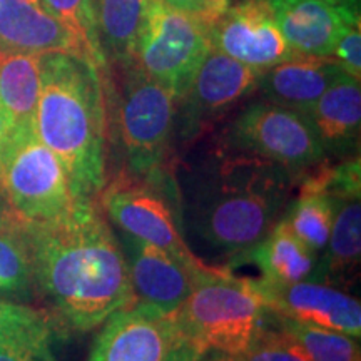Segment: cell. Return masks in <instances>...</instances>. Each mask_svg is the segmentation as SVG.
I'll list each match as a JSON object with an SVG mask.
<instances>
[{"instance_id": "obj_7", "label": "cell", "mask_w": 361, "mask_h": 361, "mask_svg": "<svg viewBox=\"0 0 361 361\" xmlns=\"http://www.w3.org/2000/svg\"><path fill=\"white\" fill-rule=\"evenodd\" d=\"M226 149L274 162L300 174L322 164L326 156L308 114L266 99L239 112L226 135Z\"/></svg>"}, {"instance_id": "obj_31", "label": "cell", "mask_w": 361, "mask_h": 361, "mask_svg": "<svg viewBox=\"0 0 361 361\" xmlns=\"http://www.w3.org/2000/svg\"><path fill=\"white\" fill-rule=\"evenodd\" d=\"M234 0H192V13L206 22L214 20Z\"/></svg>"}, {"instance_id": "obj_24", "label": "cell", "mask_w": 361, "mask_h": 361, "mask_svg": "<svg viewBox=\"0 0 361 361\" xmlns=\"http://www.w3.org/2000/svg\"><path fill=\"white\" fill-rule=\"evenodd\" d=\"M35 279L24 231L11 213L0 218V300L27 303Z\"/></svg>"}, {"instance_id": "obj_28", "label": "cell", "mask_w": 361, "mask_h": 361, "mask_svg": "<svg viewBox=\"0 0 361 361\" xmlns=\"http://www.w3.org/2000/svg\"><path fill=\"white\" fill-rule=\"evenodd\" d=\"M239 361H310L300 346L291 341L284 333L271 324L268 314L264 316V323L256 335L252 336L250 345L241 355Z\"/></svg>"}, {"instance_id": "obj_4", "label": "cell", "mask_w": 361, "mask_h": 361, "mask_svg": "<svg viewBox=\"0 0 361 361\" xmlns=\"http://www.w3.org/2000/svg\"><path fill=\"white\" fill-rule=\"evenodd\" d=\"M176 314L184 336L207 351L238 356L263 326L266 308L251 278L204 264Z\"/></svg>"}, {"instance_id": "obj_29", "label": "cell", "mask_w": 361, "mask_h": 361, "mask_svg": "<svg viewBox=\"0 0 361 361\" xmlns=\"http://www.w3.org/2000/svg\"><path fill=\"white\" fill-rule=\"evenodd\" d=\"M331 57L346 74L356 79L361 78V22L350 25L341 34Z\"/></svg>"}, {"instance_id": "obj_34", "label": "cell", "mask_w": 361, "mask_h": 361, "mask_svg": "<svg viewBox=\"0 0 361 361\" xmlns=\"http://www.w3.org/2000/svg\"><path fill=\"white\" fill-rule=\"evenodd\" d=\"M201 361H239V360L236 355H229V353H223V351L209 350Z\"/></svg>"}, {"instance_id": "obj_5", "label": "cell", "mask_w": 361, "mask_h": 361, "mask_svg": "<svg viewBox=\"0 0 361 361\" xmlns=\"http://www.w3.org/2000/svg\"><path fill=\"white\" fill-rule=\"evenodd\" d=\"M0 194L22 224L66 219L87 200L74 192L64 164L40 141L34 126L12 133L0 161Z\"/></svg>"}, {"instance_id": "obj_6", "label": "cell", "mask_w": 361, "mask_h": 361, "mask_svg": "<svg viewBox=\"0 0 361 361\" xmlns=\"http://www.w3.org/2000/svg\"><path fill=\"white\" fill-rule=\"evenodd\" d=\"M209 49L204 20L162 0H149L134 64L168 89L176 101H183L188 94Z\"/></svg>"}, {"instance_id": "obj_30", "label": "cell", "mask_w": 361, "mask_h": 361, "mask_svg": "<svg viewBox=\"0 0 361 361\" xmlns=\"http://www.w3.org/2000/svg\"><path fill=\"white\" fill-rule=\"evenodd\" d=\"M206 353L207 350L202 348L200 343L184 336L183 340L171 350V353L164 361H201L204 358Z\"/></svg>"}, {"instance_id": "obj_9", "label": "cell", "mask_w": 361, "mask_h": 361, "mask_svg": "<svg viewBox=\"0 0 361 361\" xmlns=\"http://www.w3.org/2000/svg\"><path fill=\"white\" fill-rule=\"evenodd\" d=\"M157 184L141 178H117L104 186L99 194L107 218L123 233L162 247L183 263L194 268L204 264L189 250L173 207Z\"/></svg>"}, {"instance_id": "obj_15", "label": "cell", "mask_w": 361, "mask_h": 361, "mask_svg": "<svg viewBox=\"0 0 361 361\" xmlns=\"http://www.w3.org/2000/svg\"><path fill=\"white\" fill-rule=\"evenodd\" d=\"M259 72L211 47L194 75L186 101V124L192 129L236 106L258 89Z\"/></svg>"}, {"instance_id": "obj_12", "label": "cell", "mask_w": 361, "mask_h": 361, "mask_svg": "<svg viewBox=\"0 0 361 361\" xmlns=\"http://www.w3.org/2000/svg\"><path fill=\"white\" fill-rule=\"evenodd\" d=\"M251 281L269 313L353 338L361 336L358 298L319 281L276 283L264 278H251Z\"/></svg>"}, {"instance_id": "obj_20", "label": "cell", "mask_w": 361, "mask_h": 361, "mask_svg": "<svg viewBox=\"0 0 361 361\" xmlns=\"http://www.w3.org/2000/svg\"><path fill=\"white\" fill-rule=\"evenodd\" d=\"M44 54L0 51V101L12 129L34 126Z\"/></svg>"}, {"instance_id": "obj_3", "label": "cell", "mask_w": 361, "mask_h": 361, "mask_svg": "<svg viewBox=\"0 0 361 361\" xmlns=\"http://www.w3.org/2000/svg\"><path fill=\"white\" fill-rule=\"evenodd\" d=\"M34 129L62 161L72 189L92 197L106 186V106L101 71L78 52H47Z\"/></svg>"}, {"instance_id": "obj_23", "label": "cell", "mask_w": 361, "mask_h": 361, "mask_svg": "<svg viewBox=\"0 0 361 361\" xmlns=\"http://www.w3.org/2000/svg\"><path fill=\"white\" fill-rule=\"evenodd\" d=\"M323 252L322 278L329 276L335 281H343L358 273L361 258L360 196L335 200V218Z\"/></svg>"}, {"instance_id": "obj_17", "label": "cell", "mask_w": 361, "mask_h": 361, "mask_svg": "<svg viewBox=\"0 0 361 361\" xmlns=\"http://www.w3.org/2000/svg\"><path fill=\"white\" fill-rule=\"evenodd\" d=\"M0 51L78 52V44L42 0H0Z\"/></svg>"}, {"instance_id": "obj_8", "label": "cell", "mask_w": 361, "mask_h": 361, "mask_svg": "<svg viewBox=\"0 0 361 361\" xmlns=\"http://www.w3.org/2000/svg\"><path fill=\"white\" fill-rule=\"evenodd\" d=\"M126 71L119 121L129 168L137 178L161 183L178 101L137 64Z\"/></svg>"}, {"instance_id": "obj_11", "label": "cell", "mask_w": 361, "mask_h": 361, "mask_svg": "<svg viewBox=\"0 0 361 361\" xmlns=\"http://www.w3.org/2000/svg\"><path fill=\"white\" fill-rule=\"evenodd\" d=\"M211 47L259 74L296 56L278 29L268 0H236L207 22Z\"/></svg>"}, {"instance_id": "obj_33", "label": "cell", "mask_w": 361, "mask_h": 361, "mask_svg": "<svg viewBox=\"0 0 361 361\" xmlns=\"http://www.w3.org/2000/svg\"><path fill=\"white\" fill-rule=\"evenodd\" d=\"M0 361H40V360L35 358L34 355L27 353V351L0 346Z\"/></svg>"}, {"instance_id": "obj_32", "label": "cell", "mask_w": 361, "mask_h": 361, "mask_svg": "<svg viewBox=\"0 0 361 361\" xmlns=\"http://www.w3.org/2000/svg\"><path fill=\"white\" fill-rule=\"evenodd\" d=\"M12 124H11V119H8L6 109H4V104L0 101V161H2L4 157V152H6V149L8 146V141H11L12 137Z\"/></svg>"}, {"instance_id": "obj_1", "label": "cell", "mask_w": 361, "mask_h": 361, "mask_svg": "<svg viewBox=\"0 0 361 361\" xmlns=\"http://www.w3.org/2000/svg\"><path fill=\"white\" fill-rule=\"evenodd\" d=\"M19 224L32 259L35 288L66 326L90 331L117 310L135 303L124 251L96 200H82L56 223Z\"/></svg>"}, {"instance_id": "obj_10", "label": "cell", "mask_w": 361, "mask_h": 361, "mask_svg": "<svg viewBox=\"0 0 361 361\" xmlns=\"http://www.w3.org/2000/svg\"><path fill=\"white\" fill-rule=\"evenodd\" d=\"M183 338L178 314L135 301L102 323L87 361H164Z\"/></svg>"}, {"instance_id": "obj_13", "label": "cell", "mask_w": 361, "mask_h": 361, "mask_svg": "<svg viewBox=\"0 0 361 361\" xmlns=\"http://www.w3.org/2000/svg\"><path fill=\"white\" fill-rule=\"evenodd\" d=\"M135 301L176 313L191 293L196 274L204 264L189 266L162 247L124 233L123 245Z\"/></svg>"}, {"instance_id": "obj_14", "label": "cell", "mask_w": 361, "mask_h": 361, "mask_svg": "<svg viewBox=\"0 0 361 361\" xmlns=\"http://www.w3.org/2000/svg\"><path fill=\"white\" fill-rule=\"evenodd\" d=\"M268 4L284 40L300 56L331 57L341 34L361 22L360 8L322 0H268Z\"/></svg>"}, {"instance_id": "obj_18", "label": "cell", "mask_w": 361, "mask_h": 361, "mask_svg": "<svg viewBox=\"0 0 361 361\" xmlns=\"http://www.w3.org/2000/svg\"><path fill=\"white\" fill-rule=\"evenodd\" d=\"M228 269L252 264L261 278L276 283L318 281L322 278V259L298 239L283 219L271 229L263 241L233 256Z\"/></svg>"}, {"instance_id": "obj_37", "label": "cell", "mask_w": 361, "mask_h": 361, "mask_svg": "<svg viewBox=\"0 0 361 361\" xmlns=\"http://www.w3.org/2000/svg\"><path fill=\"white\" fill-rule=\"evenodd\" d=\"M7 213H8V209L7 211H0V218H2V216L7 214Z\"/></svg>"}, {"instance_id": "obj_25", "label": "cell", "mask_w": 361, "mask_h": 361, "mask_svg": "<svg viewBox=\"0 0 361 361\" xmlns=\"http://www.w3.org/2000/svg\"><path fill=\"white\" fill-rule=\"evenodd\" d=\"M333 218H335L333 197L324 192L300 188L296 200L288 204L281 219L305 246L319 255L326 250Z\"/></svg>"}, {"instance_id": "obj_19", "label": "cell", "mask_w": 361, "mask_h": 361, "mask_svg": "<svg viewBox=\"0 0 361 361\" xmlns=\"http://www.w3.org/2000/svg\"><path fill=\"white\" fill-rule=\"evenodd\" d=\"M308 116L324 149L353 144L361 126L360 79L343 72L311 107Z\"/></svg>"}, {"instance_id": "obj_16", "label": "cell", "mask_w": 361, "mask_h": 361, "mask_svg": "<svg viewBox=\"0 0 361 361\" xmlns=\"http://www.w3.org/2000/svg\"><path fill=\"white\" fill-rule=\"evenodd\" d=\"M333 57L293 56L259 74L266 101L308 114L324 90L343 74Z\"/></svg>"}, {"instance_id": "obj_22", "label": "cell", "mask_w": 361, "mask_h": 361, "mask_svg": "<svg viewBox=\"0 0 361 361\" xmlns=\"http://www.w3.org/2000/svg\"><path fill=\"white\" fill-rule=\"evenodd\" d=\"M54 340L56 322L51 314L27 303L0 300V346L27 351L40 361H57Z\"/></svg>"}, {"instance_id": "obj_26", "label": "cell", "mask_w": 361, "mask_h": 361, "mask_svg": "<svg viewBox=\"0 0 361 361\" xmlns=\"http://www.w3.org/2000/svg\"><path fill=\"white\" fill-rule=\"evenodd\" d=\"M266 314L271 324L295 341L310 361H361L358 338L283 318L269 311Z\"/></svg>"}, {"instance_id": "obj_2", "label": "cell", "mask_w": 361, "mask_h": 361, "mask_svg": "<svg viewBox=\"0 0 361 361\" xmlns=\"http://www.w3.org/2000/svg\"><path fill=\"white\" fill-rule=\"evenodd\" d=\"M298 176L284 166L226 149L186 178L189 231L224 255L250 250L283 218Z\"/></svg>"}, {"instance_id": "obj_21", "label": "cell", "mask_w": 361, "mask_h": 361, "mask_svg": "<svg viewBox=\"0 0 361 361\" xmlns=\"http://www.w3.org/2000/svg\"><path fill=\"white\" fill-rule=\"evenodd\" d=\"M94 7L106 61L111 57L123 67L134 64L149 0H94Z\"/></svg>"}, {"instance_id": "obj_35", "label": "cell", "mask_w": 361, "mask_h": 361, "mask_svg": "<svg viewBox=\"0 0 361 361\" xmlns=\"http://www.w3.org/2000/svg\"><path fill=\"white\" fill-rule=\"evenodd\" d=\"M162 2L174 8H179V11L192 13V0H162Z\"/></svg>"}, {"instance_id": "obj_36", "label": "cell", "mask_w": 361, "mask_h": 361, "mask_svg": "<svg viewBox=\"0 0 361 361\" xmlns=\"http://www.w3.org/2000/svg\"><path fill=\"white\" fill-rule=\"evenodd\" d=\"M322 2L333 4V6H346V7L360 8V0H322Z\"/></svg>"}, {"instance_id": "obj_27", "label": "cell", "mask_w": 361, "mask_h": 361, "mask_svg": "<svg viewBox=\"0 0 361 361\" xmlns=\"http://www.w3.org/2000/svg\"><path fill=\"white\" fill-rule=\"evenodd\" d=\"M54 19L64 25L74 37L82 56L89 57L99 71L107 69L101 40L97 32V19L94 0H42Z\"/></svg>"}]
</instances>
